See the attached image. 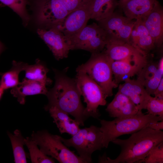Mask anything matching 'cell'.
<instances>
[{"instance_id": "cell-1", "label": "cell", "mask_w": 163, "mask_h": 163, "mask_svg": "<svg viewBox=\"0 0 163 163\" xmlns=\"http://www.w3.org/2000/svg\"><path fill=\"white\" fill-rule=\"evenodd\" d=\"M53 70L55 83L46 95L48 103L44 107L45 110L50 107H55L73 116L80 126H84L87 118L75 78L68 76L65 72L55 69Z\"/></svg>"}, {"instance_id": "cell-2", "label": "cell", "mask_w": 163, "mask_h": 163, "mask_svg": "<svg viewBox=\"0 0 163 163\" xmlns=\"http://www.w3.org/2000/svg\"><path fill=\"white\" fill-rule=\"evenodd\" d=\"M163 142V132L147 127L133 133L128 139L116 138L112 141L119 145L121 151L112 159L106 154L99 158L98 162L106 163H140L154 146Z\"/></svg>"}, {"instance_id": "cell-3", "label": "cell", "mask_w": 163, "mask_h": 163, "mask_svg": "<svg viewBox=\"0 0 163 163\" xmlns=\"http://www.w3.org/2000/svg\"><path fill=\"white\" fill-rule=\"evenodd\" d=\"M162 120L163 119L159 116L145 114L142 110L129 117L116 118L111 121L101 120L103 147L107 148L110 142L120 136L132 134L148 127L152 123Z\"/></svg>"}, {"instance_id": "cell-4", "label": "cell", "mask_w": 163, "mask_h": 163, "mask_svg": "<svg viewBox=\"0 0 163 163\" xmlns=\"http://www.w3.org/2000/svg\"><path fill=\"white\" fill-rule=\"evenodd\" d=\"M111 60L104 51L92 54L89 59L85 63L79 66L76 72L86 73L101 88L105 97L113 95V89L118 87L113 78Z\"/></svg>"}, {"instance_id": "cell-5", "label": "cell", "mask_w": 163, "mask_h": 163, "mask_svg": "<svg viewBox=\"0 0 163 163\" xmlns=\"http://www.w3.org/2000/svg\"><path fill=\"white\" fill-rule=\"evenodd\" d=\"M45 155L61 163H85L62 141L60 136L43 130L33 131L30 136Z\"/></svg>"}, {"instance_id": "cell-6", "label": "cell", "mask_w": 163, "mask_h": 163, "mask_svg": "<svg viewBox=\"0 0 163 163\" xmlns=\"http://www.w3.org/2000/svg\"><path fill=\"white\" fill-rule=\"evenodd\" d=\"M60 138L67 147L74 148L80 157L85 163L91 162L92 154L103 148L102 132L100 127L94 125L80 129L69 139H64L60 136Z\"/></svg>"}, {"instance_id": "cell-7", "label": "cell", "mask_w": 163, "mask_h": 163, "mask_svg": "<svg viewBox=\"0 0 163 163\" xmlns=\"http://www.w3.org/2000/svg\"><path fill=\"white\" fill-rule=\"evenodd\" d=\"M109 40L106 31L95 23L86 25L77 34L68 39L70 50H82L92 54L103 51Z\"/></svg>"}, {"instance_id": "cell-8", "label": "cell", "mask_w": 163, "mask_h": 163, "mask_svg": "<svg viewBox=\"0 0 163 163\" xmlns=\"http://www.w3.org/2000/svg\"><path fill=\"white\" fill-rule=\"evenodd\" d=\"M76 72L75 79L77 85L86 104L85 116L87 118L91 117L97 119L100 116L98 107L106 104V98L101 87L86 73Z\"/></svg>"}, {"instance_id": "cell-9", "label": "cell", "mask_w": 163, "mask_h": 163, "mask_svg": "<svg viewBox=\"0 0 163 163\" xmlns=\"http://www.w3.org/2000/svg\"><path fill=\"white\" fill-rule=\"evenodd\" d=\"M37 9V23L45 29L57 28L68 14L60 0H38Z\"/></svg>"}, {"instance_id": "cell-10", "label": "cell", "mask_w": 163, "mask_h": 163, "mask_svg": "<svg viewBox=\"0 0 163 163\" xmlns=\"http://www.w3.org/2000/svg\"><path fill=\"white\" fill-rule=\"evenodd\" d=\"M97 22L98 24L107 33L109 40L129 43L130 34L135 23L134 20L114 11Z\"/></svg>"}, {"instance_id": "cell-11", "label": "cell", "mask_w": 163, "mask_h": 163, "mask_svg": "<svg viewBox=\"0 0 163 163\" xmlns=\"http://www.w3.org/2000/svg\"><path fill=\"white\" fill-rule=\"evenodd\" d=\"M90 5L88 0L83 5L69 14L57 28L67 39L76 35L86 25L90 19Z\"/></svg>"}, {"instance_id": "cell-12", "label": "cell", "mask_w": 163, "mask_h": 163, "mask_svg": "<svg viewBox=\"0 0 163 163\" xmlns=\"http://www.w3.org/2000/svg\"><path fill=\"white\" fill-rule=\"evenodd\" d=\"M37 33L56 59L68 57L70 47L67 38L60 30L56 28H39Z\"/></svg>"}, {"instance_id": "cell-13", "label": "cell", "mask_w": 163, "mask_h": 163, "mask_svg": "<svg viewBox=\"0 0 163 163\" xmlns=\"http://www.w3.org/2000/svg\"><path fill=\"white\" fill-rule=\"evenodd\" d=\"M147 55L135 58L120 61H112L111 65L114 81L119 84L138 74L146 63Z\"/></svg>"}, {"instance_id": "cell-14", "label": "cell", "mask_w": 163, "mask_h": 163, "mask_svg": "<svg viewBox=\"0 0 163 163\" xmlns=\"http://www.w3.org/2000/svg\"><path fill=\"white\" fill-rule=\"evenodd\" d=\"M142 19L155 46L160 47L163 42V8L158 1L150 12Z\"/></svg>"}, {"instance_id": "cell-15", "label": "cell", "mask_w": 163, "mask_h": 163, "mask_svg": "<svg viewBox=\"0 0 163 163\" xmlns=\"http://www.w3.org/2000/svg\"><path fill=\"white\" fill-rule=\"evenodd\" d=\"M123 84L118 85V92L126 96L136 105L139 110L145 109L151 95L147 92L144 85L136 80L126 79Z\"/></svg>"}, {"instance_id": "cell-16", "label": "cell", "mask_w": 163, "mask_h": 163, "mask_svg": "<svg viewBox=\"0 0 163 163\" xmlns=\"http://www.w3.org/2000/svg\"><path fill=\"white\" fill-rule=\"evenodd\" d=\"M104 50L112 61L137 58L147 55L128 43L109 40Z\"/></svg>"}, {"instance_id": "cell-17", "label": "cell", "mask_w": 163, "mask_h": 163, "mask_svg": "<svg viewBox=\"0 0 163 163\" xmlns=\"http://www.w3.org/2000/svg\"><path fill=\"white\" fill-rule=\"evenodd\" d=\"M106 110L109 116L115 118L131 117L140 111L130 99L118 91L108 105Z\"/></svg>"}, {"instance_id": "cell-18", "label": "cell", "mask_w": 163, "mask_h": 163, "mask_svg": "<svg viewBox=\"0 0 163 163\" xmlns=\"http://www.w3.org/2000/svg\"><path fill=\"white\" fill-rule=\"evenodd\" d=\"M129 43L146 54L155 46L154 41L142 19L135 21L130 34Z\"/></svg>"}, {"instance_id": "cell-19", "label": "cell", "mask_w": 163, "mask_h": 163, "mask_svg": "<svg viewBox=\"0 0 163 163\" xmlns=\"http://www.w3.org/2000/svg\"><path fill=\"white\" fill-rule=\"evenodd\" d=\"M46 85L40 82L24 78L17 86L12 88L11 93L20 104H24L27 96L39 94L46 95L48 91Z\"/></svg>"}, {"instance_id": "cell-20", "label": "cell", "mask_w": 163, "mask_h": 163, "mask_svg": "<svg viewBox=\"0 0 163 163\" xmlns=\"http://www.w3.org/2000/svg\"><path fill=\"white\" fill-rule=\"evenodd\" d=\"M157 0H127L118 5L131 20L142 19L151 11Z\"/></svg>"}, {"instance_id": "cell-21", "label": "cell", "mask_w": 163, "mask_h": 163, "mask_svg": "<svg viewBox=\"0 0 163 163\" xmlns=\"http://www.w3.org/2000/svg\"><path fill=\"white\" fill-rule=\"evenodd\" d=\"M46 110L49 111L61 134L67 133L73 136L80 129L78 123L66 113L54 107H50Z\"/></svg>"}, {"instance_id": "cell-22", "label": "cell", "mask_w": 163, "mask_h": 163, "mask_svg": "<svg viewBox=\"0 0 163 163\" xmlns=\"http://www.w3.org/2000/svg\"><path fill=\"white\" fill-rule=\"evenodd\" d=\"M90 9V19L97 21L112 14L118 6L117 0H89Z\"/></svg>"}, {"instance_id": "cell-23", "label": "cell", "mask_w": 163, "mask_h": 163, "mask_svg": "<svg viewBox=\"0 0 163 163\" xmlns=\"http://www.w3.org/2000/svg\"><path fill=\"white\" fill-rule=\"evenodd\" d=\"M27 64L22 62L13 61L11 68L8 71L1 73L0 86L5 90L17 86L20 82V73L24 71Z\"/></svg>"}, {"instance_id": "cell-24", "label": "cell", "mask_w": 163, "mask_h": 163, "mask_svg": "<svg viewBox=\"0 0 163 163\" xmlns=\"http://www.w3.org/2000/svg\"><path fill=\"white\" fill-rule=\"evenodd\" d=\"M49 69L45 64L40 60H36L33 65H26L24 71L25 76L24 78L30 80L40 82L46 85L52 83V80L48 78L47 74Z\"/></svg>"}, {"instance_id": "cell-25", "label": "cell", "mask_w": 163, "mask_h": 163, "mask_svg": "<svg viewBox=\"0 0 163 163\" xmlns=\"http://www.w3.org/2000/svg\"><path fill=\"white\" fill-rule=\"evenodd\" d=\"M13 149L14 161L15 163H27V155L24 151V139L18 129L15 130L13 134L8 131Z\"/></svg>"}, {"instance_id": "cell-26", "label": "cell", "mask_w": 163, "mask_h": 163, "mask_svg": "<svg viewBox=\"0 0 163 163\" xmlns=\"http://www.w3.org/2000/svg\"><path fill=\"white\" fill-rule=\"evenodd\" d=\"M25 145L29 150L32 163H53L55 162L52 158L50 157L43 153L38 147L36 142L31 137L24 139Z\"/></svg>"}, {"instance_id": "cell-27", "label": "cell", "mask_w": 163, "mask_h": 163, "mask_svg": "<svg viewBox=\"0 0 163 163\" xmlns=\"http://www.w3.org/2000/svg\"><path fill=\"white\" fill-rule=\"evenodd\" d=\"M0 2L17 13L21 18L24 25L27 24L30 17L26 9L27 0H0Z\"/></svg>"}, {"instance_id": "cell-28", "label": "cell", "mask_w": 163, "mask_h": 163, "mask_svg": "<svg viewBox=\"0 0 163 163\" xmlns=\"http://www.w3.org/2000/svg\"><path fill=\"white\" fill-rule=\"evenodd\" d=\"M163 58L162 57L158 63V68L154 75L144 85L149 94L154 95L156 89L163 78Z\"/></svg>"}, {"instance_id": "cell-29", "label": "cell", "mask_w": 163, "mask_h": 163, "mask_svg": "<svg viewBox=\"0 0 163 163\" xmlns=\"http://www.w3.org/2000/svg\"><path fill=\"white\" fill-rule=\"evenodd\" d=\"M158 63L148 61L137 74L136 80L144 85L153 76L158 69Z\"/></svg>"}, {"instance_id": "cell-30", "label": "cell", "mask_w": 163, "mask_h": 163, "mask_svg": "<svg viewBox=\"0 0 163 163\" xmlns=\"http://www.w3.org/2000/svg\"><path fill=\"white\" fill-rule=\"evenodd\" d=\"M163 163V142L153 147L140 163Z\"/></svg>"}, {"instance_id": "cell-31", "label": "cell", "mask_w": 163, "mask_h": 163, "mask_svg": "<svg viewBox=\"0 0 163 163\" xmlns=\"http://www.w3.org/2000/svg\"><path fill=\"white\" fill-rule=\"evenodd\" d=\"M145 109L148 110V113L163 119V99L151 96L147 103Z\"/></svg>"}, {"instance_id": "cell-32", "label": "cell", "mask_w": 163, "mask_h": 163, "mask_svg": "<svg viewBox=\"0 0 163 163\" xmlns=\"http://www.w3.org/2000/svg\"><path fill=\"white\" fill-rule=\"evenodd\" d=\"M68 14L83 5L88 0H60Z\"/></svg>"}, {"instance_id": "cell-33", "label": "cell", "mask_w": 163, "mask_h": 163, "mask_svg": "<svg viewBox=\"0 0 163 163\" xmlns=\"http://www.w3.org/2000/svg\"><path fill=\"white\" fill-rule=\"evenodd\" d=\"M154 95L155 97L163 99V78L156 89Z\"/></svg>"}, {"instance_id": "cell-34", "label": "cell", "mask_w": 163, "mask_h": 163, "mask_svg": "<svg viewBox=\"0 0 163 163\" xmlns=\"http://www.w3.org/2000/svg\"><path fill=\"white\" fill-rule=\"evenodd\" d=\"M148 127L156 130H162L163 129V120L150 123Z\"/></svg>"}, {"instance_id": "cell-35", "label": "cell", "mask_w": 163, "mask_h": 163, "mask_svg": "<svg viewBox=\"0 0 163 163\" xmlns=\"http://www.w3.org/2000/svg\"><path fill=\"white\" fill-rule=\"evenodd\" d=\"M5 90L0 86V100L1 98L5 91Z\"/></svg>"}, {"instance_id": "cell-36", "label": "cell", "mask_w": 163, "mask_h": 163, "mask_svg": "<svg viewBox=\"0 0 163 163\" xmlns=\"http://www.w3.org/2000/svg\"><path fill=\"white\" fill-rule=\"evenodd\" d=\"M127 0H119L118 2V6Z\"/></svg>"}, {"instance_id": "cell-37", "label": "cell", "mask_w": 163, "mask_h": 163, "mask_svg": "<svg viewBox=\"0 0 163 163\" xmlns=\"http://www.w3.org/2000/svg\"><path fill=\"white\" fill-rule=\"evenodd\" d=\"M3 46L2 43L0 42V54L3 50Z\"/></svg>"}]
</instances>
